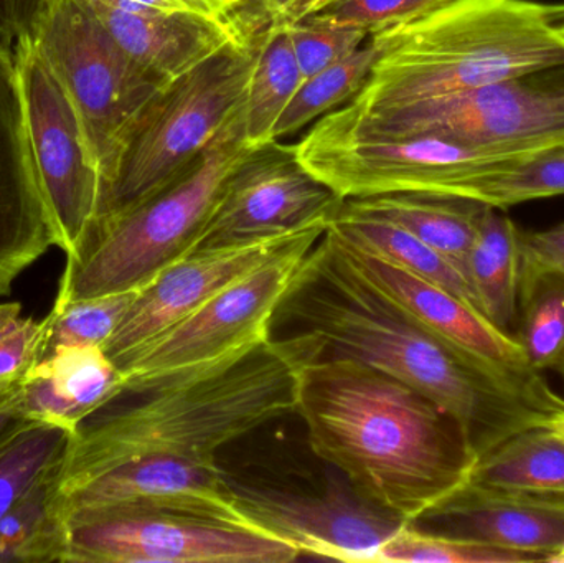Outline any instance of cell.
I'll use <instances>...</instances> for the list:
<instances>
[{
	"instance_id": "obj_1",
	"label": "cell",
	"mask_w": 564,
	"mask_h": 563,
	"mask_svg": "<svg viewBox=\"0 0 564 563\" xmlns=\"http://www.w3.org/2000/svg\"><path fill=\"white\" fill-rule=\"evenodd\" d=\"M321 344V357L375 367L457 420L477 458L564 410L532 369H512L460 349L411 320L375 288L327 227L282 296L273 324Z\"/></svg>"
},
{
	"instance_id": "obj_2",
	"label": "cell",
	"mask_w": 564,
	"mask_h": 563,
	"mask_svg": "<svg viewBox=\"0 0 564 563\" xmlns=\"http://www.w3.org/2000/svg\"><path fill=\"white\" fill-rule=\"evenodd\" d=\"M321 349L305 334L271 336L141 389H122L76 426L53 485L148 456L218 465L225 446L297 413L302 370Z\"/></svg>"
},
{
	"instance_id": "obj_3",
	"label": "cell",
	"mask_w": 564,
	"mask_h": 563,
	"mask_svg": "<svg viewBox=\"0 0 564 563\" xmlns=\"http://www.w3.org/2000/svg\"><path fill=\"white\" fill-rule=\"evenodd\" d=\"M312 452L368 501L406 522L470 481L463 426L408 383L345 357H317L299 382Z\"/></svg>"
},
{
	"instance_id": "obj_4",
	"label": "cell",
	"mask_w": 564,
	"mask_h": 563,
	"mask_svg": "<svg viewBox=\"0 0 564 563\" xmlns=\"http://www.w3.org/2000/svg\"><path fill=\"white\" fill-rule=\"evenodd\" d=\"M380 56L341 108L384 106L479 88L564 65V2L443 0L371 33Z\"/></svg>"
},
{
	"instance_id": "obj_5",
	"label": "cell",
	"mask_w": 564,
	"mask_h": 563,
	"mask_svg": "<svg viewBox=\"0 0 564 563\" xmlns=\"http://www.w3.org/2000/svg\"><path fill=\"white\" fill-rule=\"evenodd\" d=\"M250 149L243 102L171 184L129 210L89 225L66 253L55 306L141 290L165 267L187 257Z\"/></svg>"
},
{
	"instance_id": "obj_6",
	"label": "cell",
	"mask_w": 564,
	"mask_h": 563,
	"mask_svg": "<svg viewBox=\"0 0 564 563\" xmlns=\"http://www.w3.org/2000/svg\"><path fill=\"white\" fill-rule=\"evenodd\" d=\"M257 53L258 40H235L159 93L102 172L93 221L141 204L191 167L247 99Z\"/></svg>"
},
{
	"instance_id": "obj_7",
	"label": "cell",
	"mask_w": 564,
	"mask_h": 563,
	"mask_svg": "<svg viewBox=\"0 0 564 563\" xmlns=\"http://www.w3.org/2000/svg\"><path fill=\"white\" fill-rule=\"evenodd\" d=\"M317 122L354 134L436 138L499 158H529L564 145V65L370 111L338 108Z\"/></svg>"
},
{
	"instance_id": "obj_8",
	"label": "cell",
	"mask_w": 564,
	"mask_h": 563,
	"mask_svg": "<svg viewBox=\"0 0 564 563\" xmlns=\"http://www.w3.org/2000/svg\"><path fill=\"white\" fill-rule=\"evenodd\" d=\"M30 36L75 102L102 175L167 85L134 62L82 0H48Z\"/></svg>"
},
{
	"instance_id": "obj_9",
	"label": "cell",
	"mask_w": 564,
	"mask_h": 563,
	"mask_svg": "<svg viewBox=\"0 0 564 563\" xmlns=\"http://www.w3.org/2000/svg\"><path fill=\"white\" fill-rule=\"evenodd\" d=\"M325 230L327 227L305 230L276 257L116 364L121 370L122 389H141L270 339L282 296Z\"/></svg>"
},
{
	"instance_id": "obj_10",
	"label": "cell",
	"mask_w": 564,
	"mask_h": 563,
	"mask_svg": "<svg viewBox=\"0 0 564 563\" xmlns=\"http://www.w3.org/2000/svg\"><path fill=\"white\" fill-rule=\"evenodd\" d=\"M13 58L33 165L66 255L95 220L101 169L75 102L32 36L17 43Z\"/></svg>"
},
{
	"instance_id": "obj_11",
	"label": "cell",
	"mask_w": 564,
	"mask_h": 563,
	"mask_svg": "<svg viewBox=\"0 0 564 563\" xmlns=\"http://www.w3.org/2000/svg\"><path fill=\"white\" fill-rule=\"evenodd\" d=\"M292 488L225 472L248 528L280 539L302 557L377 563L381 548L410 522L358 495L347 479Z\"/></svg>"
},
{
	"instance_id": "obj_12",
	"label": "cell",
	"mask_w": 564,
	"mask_h": 563,
	"mask_svg": "<svg viewBox=\"0 0 564 563\" xmlns=\"http://www.w3.org/2000/svg\"><path fill=\"white\" fill-rule=\"evenodd\" d=\"M344 198L281 141L251 148L191 253L230 250L312 227H328ZM188 253V255H191Z\"/></svg>"
},
{
	"instance_id": "obj_13",
	"label": "cell",
	"mask_w": 564,
	"mask_h": 563,
	"mask_svg": "<svg viewBox=\"0 0 564 563\" xmlns=\"http://www.w3.org/2000/svg\"><path fill=\"white\" fill-rule=\"evenodd\" d=\"M291 544L227 522L129 515L69 526L66 563H289Z\"/></svg>"
},
{
	"instance_id": "obj_14",
	"label": "cell",
	"mask_w": 564,
	"mask_h": 563,
	"mask_svg": "<svg viewBox=\"0 0 564 563\" xmlns=\"http://www.w3.org/2000/svg\"><path fill=\"white\" fill-rule=\"evenodd\" d=\"M53 499L69 526L111 516L177 515L250 529L220 465L169 456L131 459L73 485H53Z\"/></svg>"
},
{
	"instance_id": "obj_15",
	"label": "cell",
	"mask_w": 564,
	"mask_h": 563,
	"mask_svg": "<svg viewBox=\"0 0 564 563\" xmlns=\"http://www.w3.org/2000/svg\"><path fill=\"white\" fill-rule=\"evenodd\" d=\"M52 247L58 237L33 165L15 58L0 45V297Z\"/></svg>"
},
{
	"instance_id": "obj_16",
	"label": "cell",
	"mask_w": 564,
	"mask_h": 563,
	"mask_svg": "<svg viewBox=\"0 0 564 563\" xmlns=\"http://www.w3.org/2000/svg\"><path fill=\"white\" fill-rule=\"evenodd\" d=\"M304 231L230 250L191 253L174 261L138 291L124 320L102 350L112 362H121L135 349L191 316L215 294L276 257Z\"/></svg>"
},
{
	"instance_id": "obj_17",
	"label": "cell",
	"mask_w": 564,
	"mask_h": 563,
	"mask_svg": "<svg viewBox=\"0 0 564 563\" xmlns=\"http://www.w3.org/2000/svg\"><path fill=\"white\" fill-rule=\"evenodd\" d=\"M411 524L549 562L564 545V496L530 495L467 481Z\"/></svg>"
},
{
	"instance_id": "obj_18",
	"label": "cell",
	"mask_w": 564,
	"mask_h": 563,
	"mask_svg": "<svg viewBox=\"0 0 564 563\" xmlns=\"http://www.w3.org/2000/svg\"><path fill=\"white\" fill-rule=\"evenodd\" d=\"M334 234L357 270L424 329L490 362L530 369L516 337L499 329L486 314L449 291L358 250L337 231Z\"/></svg>"
},
{
	"instance_id": "obj_19",
	"label": "cell",
	"mask_w": 564,
	"mask_h": 563,
	"mask_svg": "<svg viewBox=\"0 0 564 563\" xmlns=\"http://www.w3.org/2000/svg\"><path fill=\"white\" fill-rule=\"evenodd\" d=\"M124 52L162 85H171L243 33L225 17L135 12L105 0H82Z\"/></svg>"
},
{
	"instance_id": "obj_20",
	"label": "cell",
	"mask_w": 564,
	"mask_h": 563,
	"mask_svg": "<svg viewBox=\"0 0 564 563\" xmlns=\"http://www.w3.org/2000/svg\"><path fill=\"white\" fill-rule=\"evenodd\" d=\"M122 386L121 370L102 347H53L19 380V409L25 420L75 433Z\"/></svg>"
},
{
	"instance_id": "obj_21",
	"label": "cell",
	"mask_w": 564,
	"mask_h": 563,
	"mask_svg": "<svg viewBox=\"0 0 564 563\" xmlns=\"http://www.w3.org/2000/svg\"><path fill=\"white\" fill-rule=\"evenodd\" d=\"M486 205L420 192L344 198L335 217L390 221L446 257L466 277L467 258ZM467 280V278H466Z\"/></svg>"
},
{
	"instance_id": "obj_22",
	"label": "cell",
	"mask_w": 564,
	"mask_h": 563,
	"mask_svg": "<svg viewBox=\"0 0 564 563\" xmlns=\"http://www.w3.org/2000/svg\"><path fill=\"white\" fill-rule=\"evenodd\" d=\"M519 235L520 228L509 215L499 208H484L466 267L479 310L512 336L522 274Z\"/></svg>"
},
{
	"instance_id": "obj_23",
	"label": "cell",
	"mask_w": 564,
	"mask_h": 563,
	"mask_svg": "<svg viewBox=\"0 0 564 563\" xmlns=\"http://www.w3.org/2000/svg\"><path fill=\"white\" fill-rule=\"evenodd\" d=\"M470 481L530 495L564 496V440L546 425L516 433L477 458Z\"/></svg>"
},
{
	"instance_id": "obj_24",
	"label": "cell",
	"mask_w": 564,
	"mask_h": 563,
	"mask_svg": "<svg viewBox=\"0 0 564 563\" xmlns=\"http://www.w3.org/2000/svg\"><path fill=\"white\" fill-rule=\"evenodd\" d=\"M328 227L358 250L430 281L479 310L476 294L466 277L440 251L410 231L390 221L365 217H335Z\"/></svg>"
},
{
	"instance_id": "obj_25",
	"label": "cell",
	"mask_w": 564,
	"mask_h": 563,
	"mask_svg": "<svg viewBox=\"0 0 564 563\" xmlns=\"http://www.w3.org/2000/svg\"><path fill=\"white\" fill-rule=\"evenodd\" d=\"M304 82L284 20H270L258 39L257 63L245 99V138L250 148L273 141L282 112Z\"/></svg>"
},
{
	"instance_id": "obj_26",
	"label": "cell",
	"mask_w": 564,
	"mask_h": 563,
	"mask_svg": "<svg viewBox=\"0 0 564 563\" xmlns=\"http://www.w3.org/2000/svg\"><path fill=\"white\" fill-rule=\"evenodd\" d=\"M564 195V145L467 175L453 197L506 210Z\"/></svg>"
},
{
	"instance_id": "obj_27",
	"label": "cell",
	"mask_w": 564,
	"mask_h": 563,
	"mask_svg": "<svg viewBox=\"0 0 564 563\" xmlns=\"http://www.w3.org/2000/svg\"><path fill=\"white\" fill-rule=\"evenodd\" d=\"M72 436L63 426L22 420L0 439V519L58 472Z\"/></svg>"
},
{
	"instance_id": "obj_28",
	"label": "cell",
	"mask_w": 564,
	"mask_h": 563,
	"mask_svg": "<svg viewBox=\"0 0 564 563\" xmlns=\"http://www.w3.org/2000/svg\"><path fill=\"white\" fill-rule=\"evenodd\" d=\"M513 337L536 372L555 370L564 357V277L522 268Z\"/></svg>"
},
{
	"instance_id": "obj_29",
	"label": "cell",
	"mask_w": 564,
	"mask_h": 563,
	"mask_svg": "<svg viewBox=\"0 0 564 563\" xmlns=\"http://www.w3.org/2000/svg\"><path fill=\"white\" fill-rule=\"evenodd\" d=\"M55 475L36 485L0 519V563H66L69 524L53 499Z\"/></svg>"
},
{
	"instance_id": "obj_30",
	"label": "cell",
	"mask_w": 564,
	"mask_h": 563,
	"mask_svg": "<svg viewBox=\"0 0 564 563\" xmlns=\"http://www.w3.org/2000/svg\"><path fill=\"white\" fill-rule=\"evenodd\" d=\"M378 56L380 48L368 36L357 52L305 78L274 126L273 139L294 136L315 119L350 102L368 82Z\"/></svg>"
},
{
	"instance_id": "obj_31",
	"label": "cell",
	"mask_w": 564,
	"mask_h": 563,
	"mask_svg": "<svg viewBox=\"0 0 564 563\" xmlns=\"http://www.w3.org/2000/svg\"><path fill=\"white\" fill-rule=\"evenodd\" d=\"M539 557L525 552L509 551L451 538L404 524L381 548L377 563H535Z\"/></svg>"
},
{
	"instance_id": "obj_32",
	"label": "cell",
	"mask_w": 564,
	"mask_h": 563,
	"mask_svg": "<svg viewBox=\"0 0 564 563\" xmlns=\"http://www.w3.org/2000/svg\"><path fill=\"white\" fill-rule=\"evenodd\" d=\"M139 290L105 294L53 306L48 313V353L53 347H105L131 307ZM45 353V354H46Z\"/></svg>"
},
{
	"instance_id": "obj_33",
	"label": "cell",
	"mask_w": 564,
	"mask_h": 563,
	"mask_svg": "<svg viewBox=\"0 0 564 563\" xmlns=\"http://www.w3.org/2000/svg\"><path fill=\"white\" fill-rule=\"evenodd\" d=\"M284 22L304 79L347 58L370 36L367 30L335 25L312 17Z\"/></svg>"
},
{
	"instance_id": "obj_34",
	"label": "cell",
	"mask_w": 564,
	"mask_h": 563,
	"mask_svg": "<svg viewBox=\"0 0 564 563\" xmlns=\"http://www.w3.org/2000/svg\"><path fill=\"white\" fill-rule=\"evenodd\" d=\"M440 2L443 0H341L308 17L335 25L364 29L371 35Z\"/></svg>"
},
{
	"instance_id": "obj_35",
	"label": "cell",
	"mask_w": 564,
	"mask_h": 563,
	"mask_svg": "<svg viewBox=\"0 0 564 563\" xmlns=\"http://www.w3.org/2000/svg\"><path fill=\"white\" fill-rule=\"evenodd\" d=\"M48 314L42 320L20 317L0 336V387L19 382L48 349Z\"/></svg>"
},
{
	"instance_id": "obj_36",
	"label": "cell",
	"mask_w": 564,
	"mask_h": 563,
	"mask_svg": "<svg viewBox=\"0 0 564 563\" xmlns=\"http://www.w3.org/2000/svg\"><path fill=\"white\" fill-rule=\"evenodd\" d=\"M519 240L522 268L564 277V224L545 230H520Z\"/></svg>"
},
{
	"instance_id": "obj_37",
	"label": "cell",
	"mask_w": 564,
	"mask_h": 563,
	"mask_svg": "<svg viewBox=\"0 0 564 563\" xmlns=\"http://www.w3.org/2000/svg\"><path fill=\"white\" fill-rule=\"evenodd\" d=\"M48 0H0V45L15 48L20 40L30 36Z\"/></svg>"
},
{
	"instance_id": "obj_38",
	"label": "cell",
	"mask_w": 564,
	"mask_h": 563,
	"mask_svg": "<svg viewBox=\"0 0 564 563\" xmlns=\"http://www.w3.org/2000/svg\"><path fill=\"white\" fill-rule=\"evenodd\" d=\"M111 6L135 12H198L207 13L191 0H105ZM212 15V13H207ZM217 17V15H215Z\"/></svg>"
},
{
	"instance_id": "obj_39",
	"label": "cell",
	"mask_w": 564,
	"mask_h": 563,
	"mask_svg": "<svg viewBox=\"0 0 564 563\" xmlns=\"http://www.w3.org/2000/svg\"><path fill=\"white\" fill-rule=\"evenodd\" d=\"M17 389H19V382L0 387V439L9 433L17 423L25 420L20 413Z\"/></svg>"
},
{
	"instance_id": "obj_40",
	"label": "cell",
	"mask_w": 564,
	"mask_h": 563,
	"mask_svg": "<svg viewBox=\"0 0 564 563\" xmlns=\"http://www.w3.org/2000/svg\"><path fill=\"white\" fill-rule=\"evenodd\" d=\"M338 2H341V0H295V2L282 13L280 20L295 22V20L305 19V17L321 12V10L335 6V3Z\"/></svg>"
},
{
	"instance_id": "obj_41",
	"label": "cell",
	"mask_w": 564,
	"mask_h": 563,
	"mask_svg": "<svg viewBox=\"0 0 564 563\" xmlns=\"http://www.w3.org/2000/svg\"><path fill=\"white\" fill-rule=\"evenodd\" d=\"M191 2L200 7L205 12L212 13V15L228 19V13L240 7L241 3H245V0H191Z\"/></svg>"
},
{
	"instance_id": "obj_42",
	"label": "cell",
	"mask_w": 564,
	"mask_h": 563,
	"mask_svg": "<svg viewBox=\"0 0 564 563\" xmlns=\"http://www.w3.org/2000/svg\"><path fill=\"white\" fill-rule=\"evenodd\" d=\"M20 317H22V304L13 303V301H0V336L10 327L15 326Z\"/></svg>"
},
{
	"instance_id": "obj_43",
	"label": "cell",
	"mask_w": 564,
	"mask_h": 563,
	"mask_svg": "<svg viewBox=\"0 0 564 563\" xmlns=\"http://www.w3.org/2000/svg\"><path fill=\"white\" fill-rule=\"evenodd\" d=\"M294 2L295 0H263V7L270 20H280L282 13Z\"/></svg>"
},
{
	"instance_id": "obj_44",
	"label": "cell",
	"mask_w": 564,
	"mask_h": 563,
	"mask_svg": "<svg viewBox=\"0 0 564 563\" xmlns=\"http://www.w3.org/2000/svg\"><path fill=\"white\" fill-rule=\"evenodd\" d=\"M546 426H549L550 430H553V432H555L560 439L564 440V410H562L560 413H556L553 419H550V422L546 423Z\"/></svg>"
},
{
	"instance_id": "obj_45",
	"label": "cell",
	"mask_w": 564,
	"mask_h": 563,
	"mask_svg": "<svg viewBox=\"0 0 564 563\" xmlns=\"http://www.w3.org/2000/svg\"><path fill=\"white\" fill-rule=\"evenodd\" d=\"M550 563H564V545L562 549H560L558 552H556L555 555H553L552 559L549 561Z\"/></svg>"
},
{
	"instance_id": "obj_46",
	"label": "cell",
	"mask_w": 564,
	"mask_h": 563,
	"mask_svg": "<svg viewBox=\"0 0 564 563\" xmlns=\"http://www.w3.org/2000/svg\"><path fill=\"white\" fill-rule=\"evenodd\" d=\"M555 372L560 373V377H562L564 382V357L562 359V362L558 364V367H556Z\"/></svg>"
}]
</instances>
